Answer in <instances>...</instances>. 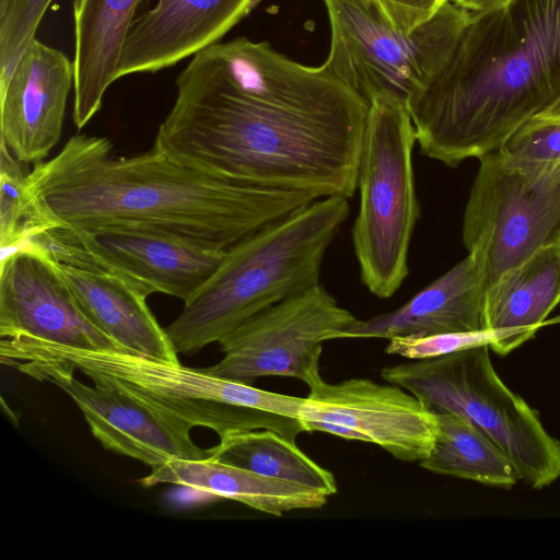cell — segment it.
<instances>
[{
  "mask_svg": "<svg viewBox=\"0 0 560 560\" xmlns=\"http://www.w3.org/2000/svg\"><path fill=\"white\" fill-rule=\"evenodd\" d=\"M478 160L462 232L487 288L538 249L560 244V161H524L501 150Z\"/></svg>",
  "mask_w": 560,
  "mask_h": 560,
  "instance_id": "cell-9",
  "label": "cell"
},
{
  "mask_svg": "<svg viewBox=\"0 0 560 560\" xmlns=\"http://www.w3.org/2000/svg\"><path fill=\"white\" fill-rule=\"evenodd\" d=\"M534 117L544 119L560 118V97Z\"/></svg>",
  "mask_w": 560,
  "mask_h": 560,
  "instance_id": "cell-30",
  "label": "cell"
},
{
  "mask_svg": "<svg viewBox=\"0 0 560 560\" xmlns=\"http://www.w3.org/2000/svg\"><path fill=\"white\" fill-rule=\"evenodd\" d=\"M56 266L90 320L124 351L179 362L139 287L103 269Z\"/></svg>",
  "mask_w": 560,
  "mask_h": 560,
  "instance_id": "cell-18",
  "label": "cell"
},
{
  "mask_svg": "<svg viewBox=\"0 0 560 560\" xmlns=\"http://www.w3.org/2000/svg\"><path fill=\"white\" fill-rule=\"evenodd\" d=\"M416 135L407 106L390 97L369 104L357 189L352 243L363 284L387 299L408 276V252L419 218L412 167Z\"/></svg>",
  "mask_w": 560,
  "mask_h": 560,
  "instance_id": "cell-7",
  "label": "cell"
},
{
  "mask_svg": "<svg viewBox=\"0 0 560 560\" xmlns=\"http://www.w3.org/2000/svg\"><path fill=\"white\" fill-rule=\"evenodd\" d=\"M23 373L63 390L80 408L94 438L108 451L155 468L170 459H206L190 432L182 431L115 389L89 386L65 363L32 360L12 364Z\"/></svg>",
  "mask_w": 560,
  "mask_h": 560,
  "instance_id": "cell-14",
  "label": "cell"
},
{
  "mask_svg": "<svg viewBox=\"0 0 560 560\" xmlns=\"http://www.w3.org/2000/svg\"><path fill=\"white\" fill-rule=\"evenodd\" d=\"M355 319L317 284L243 323L219 342L223 358L203 370L247 385L266 376L307 384L319 374L323 343Z\"/></svg>",
  "mask_w": 560,
  "mask_h": 560,
  "instance_id": "cell-11",
  "label": "cell"
},
{
  "mask_svg": "<svg viewBox=\"0 0 560 560\" xmlns=\"http://www.w3.org/2000/svg\"><path fill=\"white\" fill-rule=\"evenodd\" d=\"M255 0H140L124 44L118 79L156 72L218 43Z\"/></svg>",
  "mask_w": 560,
  "mask_h": 560,
  "instance_id": "cell-16",
  "label": "cell"
},
{
  "mask_svg": "<svg viewBox=\"0 0 560 560\" xmlns=\"http://www.w3.org/2000/svg\"><path fill=\"white\" fill-rule=\"evenodd\" d=\"M1 361L65 363L94 385L122 393L167 422L190 432L195 427L220 438L241 431L273 430L295 442L307 432L301 419L304 404L295 397L214 376L203 369L122 350H84L31 338H2Z\"/></svg>",
  "mask_w": 560,
  "mask_h": 560,
  "instance_id": "cell-5",
  "label": "cell"
},
{
  "mask_svg": "<svg viewBox=\"0 0 560 560\" xmlns=\"http://www.w3.org/2000/svg\"><path fill=\"white\" fill-rule=\"evenodd\" d=\"M140 0H74L73 122L82 129L118 79L127 34Z\"/></svg>",
  "mask_w": 560,
  "mask_h": 560,
  "instance_id": "cell-19",
  "label": "cell"
},
{
  "mask_svg": "<svg viewBox=\"0 0 560 560\" xmlns=\"http://www.w3.org/2000/svg\"><path fill=\"white\" fill-rule=\"evenodd\" d=\"M306 385L304 423L337 424L351 440L378 445L402 462L420 463L429 456L438 432L436 413L402 387L361 377L327 383L320 374Z\"/></svg>",
  "mask_w": 560,
  "mask_h": 560,
  "instance_id": "cell-12",
  "label": "cell"
},
{
  "mask_svg": "<svg viewBox=\"0 0 560 560\" xmlns=\"http://www.w3.org/2000/svg\"><path fill=\"white\" fill-rule=\"evenodd\" d=\"M73 86V61L34 38L0 85V142L20 162H42L57 144Z\"/></svg>",
  "mask_w": 560,
  "mask_h": 560,
  "instance_id": "cell-15",
  "label": "cell"
},
{
  "mask_svg": "<svg viewBox=\"0 0 560 560\" xmlns=\"http://www.w3.org/2000/svg\"><path fill=\"white\" fill-rule=\"evenodd\" d=\"M381 376L431 411L469 421L505 454L529 487L541 489L560 477V441L497 374L489 345L386 366Z\"/></svg>",
  "mask_w": 560,
  "mask_h": 560,
  "instance_id": "cell-6",
  "label": "cell"
},
{
  "mask_svg": "<svg viewBox=\"0 0 560 560\" xmlns=\"http://www.w3.org/2000/svg\"><path fill=\"white\" fill-rule=\"evenodd\" d=\"M559 97L560 0H508L471 13L407 109L420 152L455 167L502 148Z\"/></svg>",
  "mask_w": 560,
  "mask_h": 560,
  "instance_id": "cell-3",
  "label": "cell"
},
{
  "mask_svg": "<svg viewBox=\"0 0 560 560\" xmlns=\"http://www.w3.org/2000/svg\"><path fill=\"white\" fill-rule=\"evenodd\" d=\"M54 261L116 273L144 291L188 301L221 264L225 250L149 229H49L28 241Z\"/></svg>",
  "mask_w": 560,
  "mask_h": 560,
  "instance_id": "cell-10",
  "label": "cell"
},
{
  "mask_svg": "<svg viewBox=\"0 0 560 560\" xmlns=\"http://www.w3.org/2000/svg\"><path fill=\"white\" fill-rule=\"evenodd\" d=\"M349 212L346 197L318 198L230 246L165 328L176 352L220 342L259 312L319 284L325 254Z\"/></svg>",
  "mask_w": 560,
  "mask_h": 560,
  "instance_id": "cell-4",
  "label": "cell"
},
{
  "mask_svg": "<svg viewBox=\"0 0 560 560\" xmlns=\"http://www.w3.org/2000/svg\"><path fill=\"white\" fill-rule=\"evenodd\" d=\"M208 459L267 477L301 483L328 497L337 492L334 475L280 433L249 430L229 433L208 450Z\"/></svg>",
  "mask_w": 560,
  "mask_h": 560,
  "instance_id": "cell-22",
  "label": "cell"
},
{
  "mask_svg": "<svg viewBox=\"0 0 560 560\" xmlns=\"http://www.w3.org/2000/svg\"><path fill=\"white\" fill-rule=\"evenodd\" d=\"M506 335L500 330L444 332L425 336H402L388 339L385 352L411 360H427L451 354L477 346L489 345L501 353Z\"/></svg>",
  "mask_w": 560,
  "mask_h": 560,
  "instance_id": "cell-26",
  "label": "cell"
},
{
  "mask_svg": "<svg viewBox=\"0 0 560 560\" xmlns=\"http://www.w3.org/2000/svg\"><path fill=\"white\" fill-rule=\"evenodd\" d=\"M486 281L477 257L467 256L400 307L355 319L336 339L425 336L486 329Z\"/></svg>",
  "mask_w": 560,
  "mask_h": 560,
  "instance_id": "cell-17",
  "label": "cell"
},
{
  "mask_svg": "<svg viewBox=\"0 0 560 560\" xmlns=\"http://www.w3.org/2000/svg\"><path fill=\"white\" fill-rule=\"evenodd\" d=\"M153 148L209 175L350 198L369 104L323 65L237 37L192 56Z\"/></svg>",
  "mask_w": 560,
  "mask_h": 560,
  "instance_id": "cell-1",
  "label": "cell"
},
{
  "mask_svg": "<svg viewBox=\"0 0 560 560\" xmlns=\"http://www.w3.org/2000/svg\"><path fill=\"white\" fill-rule=\"evenodd\" d=\"M330 49L323 66L370 102L408 103L451 57L471 13L451 1L411 33L396 28L374 0H324Z\"/></svg>",
  "mask_w": 560,
  "mask_h": 560,
  "instance_id": "cell-8",
  "label": "cell"
},
{
  "mask_svg": "<svg viewBox=\"0 0 560 560\" xmlns=\"http://www.w3.org/2000/svg\"><path fill=\"white\" fill-rule=\"evenodd\" d=\"M560 303V244L542 247L485 291L486 329L506 335L501 355L533 338Z\"/></svg>",
  "mask_w": 560,
  "mask_h": 560,
  "instance_id": "cell-20",
  "label": "cell"
},
{
  "mask_svg": "<svg viewBox=\"0 0 560 560\" xmlns=\"http://www.w3.org/2000/svg\"><path fill=\"white\" fill-rule=\"evenodd\" d=\"M456 7L470 13H486L494 11L505 4L508 0H452Z\"/></svg>",
  "mask_w": 560,
  "mask_h": 560,
  "instance_id": "cell-29",
  "label": "cell"
},
{
  "mask_svg": "<svg viewBox=\"0 0 560 560\" xmlns=\"http://www.w3.org/2000/svg\"><path fill=\"white\" fill-rule=\"evenodd\" d=\"M35 234L49 229L163 231L228 249L314 201L299 190L233 182L159 150L115 156L103 137L75 135L27 174Z\"/></svg>",
  "mask_w": 560,
  "mask_h": 560,
  "instance_id": "cell-2",
  "label": "cell"
},
{
  "mask_svg": "<svg viewBox=\"0 0 560 560\" xmlns=\"http://www.w3.org/2000/svg\"><path fill=\"white\" fill-rule=\"evenodd\" d=\"M435 413L438 432L422 468L506 489L520 481L511 460L475 425L452 412Z\"/></svg>",
  "mask_w": 560,
  "mask_h": 560,
  "instance_id": "cell-23",
  "label": "cell"
},
{
  "mask_svg": "<svg viewBox=\"0 0 560 560\" xmlns=\"http://www.w3.org/2000/svg\"><path fill=\"white\" fill-rule=\"evenodd\" d=\"M0 336L84 350H122L90 320L56 262L31 244L1 258Z\"/></svg>",
  "mask_w": 560,
  "mask_h": 560,
  "instance_id": "cell-13",
  "label": "cell"
},
{
  "mask_svg": "<svg viewBox=\"0 0 560 560\" xmlns=\"http://www.w3.org/2000/svg\"><path fill=\"white\" fill-rule=\"evenodd\" d=\"M384 16L399 31L411 33L429 22L450 0H374Z\"/></svg>",
  "mask_w": 560,
  "mask_h": 560,
  "instance_id": "cell-28",
  "label": "cell"
},
{
  "mask_svg": "<svg viewBox=\"0 0 560 560\" xmlns=\"http://www.w3.org/2000/svg\"><path fill=\"white\" fill-rule=\"evenodd\" d=\"M499 150L524 161H560V118H530Z\"/></svg>",
  "mask_w": 560,
  "mask_h": 560,
  "instance_id": "cell-27",
  "label": "cell"
},
{
  "mask_svg": "<svg viewBox=\"0 0 560 560\" xmlns=\"http://www.w3.org/2000/svg\"><path fill=\"white\" fill-rule=\"evenodd\" d=\"M144 487L172 483L243 503L281 516L294 510L318 509L328 495L307 486L267 477L243 468L206 459L173 458L138 480Z\"/></svg>",
  "mask_w": 560,
  "mask_h": 560,
  "instance_id": "cell-21",
  "label": "cell"
},
{
  "mask_svg": "<svg viewBox=\"0 0 560 560\" xmlns=\"http://www.w3.org/2000/svg\"><path fill=\"white\" fill-rule=\"evenodd\" d=\"M27 174L20 161L0 142V246L9 253L33 235V212Z\"/></svg>",
  "mask_w": 560,
  "mask_h": 560,
  "instance_id": "cell-24",
  "label": "cell"
},
{
  "mask_svg": "<svg viewBox=\"0 0 560 560\" xmlns=\"http://www.w3.org/2000/svg\"><path fill=\"white\" fill-rule=\"evenodd\" d=\"M51 0H0V85L35 38Z\"/></svg>",
  "mask_w": 560,
  "mask_h": 560,
  "instance_id": "cell-25",
  "label": "cell"
}]
</instances>
